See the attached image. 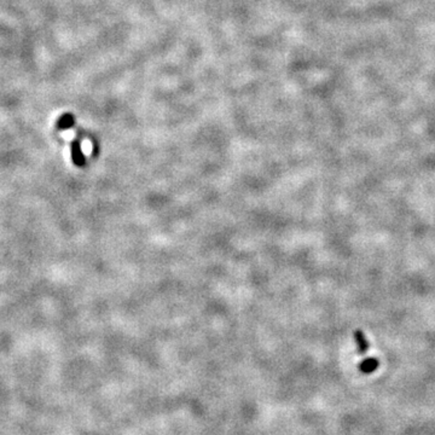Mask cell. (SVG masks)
Masks as SVG:
<instances>
[{"instance_id": "2", "label": "cell", "mask_w": 435, "mask_h": 435, "mask_svg": "<svg viewBox=\"0 0 435 435\" xmlns=\"http://www.w3.org/2000/svg\"><path fill=\"white\" fill-rule=\"evenodd\" d=\"M74 121L75 120H74V116L72 114H64L57 121V127L60 130H68V128H70L74 125Z\"/></svg>"}, {"instance_id": "1", "label": "cell", "mask_w": 435, "mask_h": 435, "mask_svg": "<svg viewBox=\"0 0 435 435\" xmlns=\"http://www.w3.org/2000/svg\"><path fill=\"white\" fill-rule=\"evenodd\" d=\"M72 159H73V162L75 163L77 167L85 166L86 159L82 154V150H81V147H80L79 140H74L73 144H72Z\"/></svg>"}, {"instance_id": "3", "label": "cell", "mask_w": 435, "mask_h": 435, "mask_svg": "<svg viewBox=\"0 0 435 435\" xmlns=\"http://www.w3.org/2000/svg\"><path fill=\"white\" fill-rule=\"evenodd\" d=\"M356 338H357L358 344H359L360 350L365 351L366 347H367V343H366V341L364 340V338H365V337H364V335H363L362 331H357V333H356Z\"/></svg>"}]
</instances>
